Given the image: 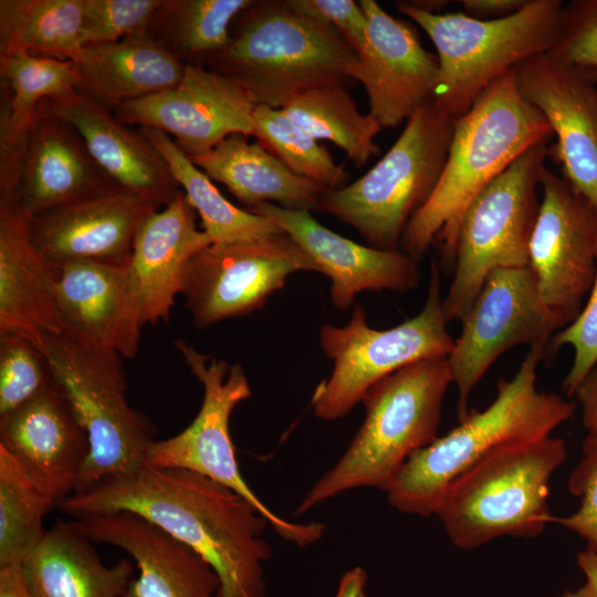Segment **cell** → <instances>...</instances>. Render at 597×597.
<instances>
[{
  "label": "cell",
  "instance_id": "7c38bea8",
  "mask_svg": "<svg viewBox=\"0 0 597 597\" xmlns=\"http://www.w3.org/2000/svg\"><path fill=\"white\" fill-rule=\"evenodd\" d=\"M175 347L202 385V404L186 429L153 442L145 464L188 470L223 484L250 501L277 535L300 547L320 541L326 528L323 523H297L279 516L256 496L240 472L229 421L233 409L252 394L241 365L230 366L212 358L185 339L176 341Z\"/></svg>",
  "mask_w": 597,
  "mask_h": 597
},
{
  "label": "cell",
  "instance_id": "d6a6232c",
  "mask_svg": "<svg viewBox=\"0 0 597 597\" xmlns=\"http://www.w3.org/2000/svg\"><path fill=\"white\" fill-rule=\"evenodd\" d=\"M82 21L83 0H0V54L71 60Z\"/></svg>",
  "mask_w": 597,
  "mask_h": 597
},
{
  "label": "cell",
  "instance_id": "f1b7e54d",
  "mask_svg": "<svg viewBox=\"0 0 597 597\" xmlns=\"http://www.w3.org/2000/svg\"><path fill=\"white\" fill-rule=\"evenodd\" d=\"M75 520L57 519L22 563L34 597H124L135 566L122 558L106 565Z\"/></svg>",
  "mask_w": 597,
  "mask_h": 597
},
{
  "label": "cell",
  "instance_id": "ba28073f",
  "mask_svg": "<svg viewBox=\"0 0 597 597\" xmlns=\"http://www.w3.org/2000/svg\"><path fill=\"white\" fill-rule=\"evenodd\" d=\"M453 119L433 101L416 111L390 149L360 178L326 190L316 210L355 229L371 247L399 251L412 216L443 169Z\"/></svg>",
  "mask_w": 597,
  "mask_h": 597
},
{
  "label": "cell",
  "instance_id": "ee69618b",
  "mask_svg": "<svg viewBox=\"0 0 597 597\" xmlns=\"http://www.w3.org/2000/svg\"><path fill=\"white\" fill-rule=\"evenodd\" d=\"M528 0H460L463 13L479 20H498L520 11Z\"/></svg>",
  "mask_w": 597,
  "mask_h": 597
},
{
  "label": "cell",
  "instance_id": "b9f144b4",
  "mask_svg": "<svg viewBox=\"0 0 597 597\" xmlns=\"http://www.w3.org/2000/svg\"><path fill=\"white\" fill-rule=\"evenodd\" d=\"M563 346L573 349V360L562 388L567 396H574L597 362V261L594 281L580 313L551 338L552 349Z\"/></svg>",
  "mask_w": 597,
  "mask_h": 597
},
{
  "label": "cell",
  "instance_id": "4dcf8cb0",
  "mask_svg": "<svg viewBox=\"0 0 597 597\" xmlns=\"http://www.w3.org/2000/svg\"><path fill=\"white\" fill-rule=\"evenodd\" d=\"M253 0H163L148 34L185 65L206 64L230 42L234 19Z\"/></svg>",
  "mask_w": 597,
  "mask_h": 597
},
{
  "label": "cell",
  "instance_id": "d4e9b609",
  "mask_svg": "<svg viewBox=\"0 0 597 597\" xmlns=\"http://www.w3.org/2000/svg\"><path fill=\"white\" fill-rule=\"evenodd\" d=\"M128 262L56 263L55 304L64 334L100 349L134 357L142 328L130 307Z\"/></svg>",
  "mask_w": 597,
  "mask_h": 597
},
{
  "label": "cell",
  "instance_id": "5b68a950",
  "mask_svg": "<svg viewBox=\"0 0 597 597\" xmlns=\"http://www.w3.org/2000/svg\"><path fill=\"white\" fill-rule=\"evenodd\" d=\"M447 357L410 364L375 384L363 397L365 419L339 460L308 490L296 514L348 490L386 491L408 458L438 438Z\"/></svg>",
  "mask_w": 597,
  "mask_h": 597
},
{
  "label": "cell",
  "instance_id": "681fc988",
  "mask_svg": "<svg viewBox=\"0 0 597 597\" xmlns=\"http://www.w3.org/2000/svg\"><path fill=\"white\" fill-rule=\"evenodd\" d=\"M407 2L413 8L433 13L440 12L450 3L449 0H413Z\"/></svg>",
  "mask_w": 597,
  "mask_h": 597
},
{
  "label": "cell",
  "instance_id": "f35d334b",
  "mask_svg": "<svg viewBox=\"0 0 597 597\" xmlns=\"http://www.w3.org/2000/svg\"><path fill=\"white\" fill-rule=\"evenodd\" d=\"M163 0H83L81 48L147 32Z\"/></svg>",
  "mask_w": 597,
  "mask_h": 597
},
{
  "label": "cell",
  "instance_id": "8992f818",
  "mask_svg": "<svg viewBox=\"0 0 597 597\" xmlns=\"http://www.w3.org/2000/svg\"><path fill=\"white\" fill-rule=\"evenodd\" d=\"M564 439L503 446L455 479L437 515L454 546L474 549L500 537L534 538L553 523V473L566 461Z\"/></svg>",
  "mask_w": 597,
  "mask_h": 597
},
{
  "label": "cell",
  "instance_id": "836d02e7",
  "mask_svg": "<svg viewBox=\"0 0 597 597\" xmlns=\"http://www.w3.org/2000/svg\"><path fill=\"white\" fill-rule=\"evenodd\" d=\"M0 150L15 143L43 101L75 92L80 82L73 61L23 52L0 54Z\"/></svg>",
  "mask_w": 597,
  "mask_h": 597
},
{
  "label": "cell",
  "instance_id": "83f0119b",
  "mask_svg": "<svg viewBox=\"0 0 597 597\" xmlns=\"http://www.w3.org/2000/svg\"><path fill=\"white\" fill-rule=\"evenodd\" d=\"M71 61L80 75L76 91L111 111L174 87L186 66L148 32L82 46Z\"/></svg>",
  "mask_w": 597,
  "mask_h": 597
},
{
  "label": "cell",
  "instance_id": "9a60e30c",
  "mask_svg": "<svg viewBox=\"0 0 597 597\" xmlns=\"http://www.w3.org/2000/svg\"><path fill=\"white\" fill-rule=\"evenodd\" d=\"M116 187L78 132L43 102L15 143L0 150V202L30 218Z\"/></svg>",
  "mask_w": 597,
  "mask_h": 597
},
{
  "label": "cell",
  "instance_id": "1f68e13d",
  "mask_svg": "<svg viewBox=\"0 0 597 597\" xmlns=\"http://www.w3.org/2000/svg\"><path fill=\"white\" fill-rule=\"evenodd\" d=\"M165 158L212 243L250 241L283 232L263 216L235 207L163 130L138 127Z\"/></svg>",
  "mask_w": 597,
  "mask_h": 597
},
{
  "label": "cell",
  "instance_id": "ac0fdd59",
  "mask_svg": "<svg viewBox=\"0 0 597 597\" xmlns=\"http://www.w3.org/2000/svg\"><path fill=\"white\" fill-rule=\"evenodd\" d=\"M514 73L521 94L544 115L556 138L548 157L597 210V81L546 53L517 64Z\"/></svg>",
  "mask_w": 597,
  "mask_h": 597
},
{
  "label": "cell",
  "instance_id": "3957f363",
  "mask_svg": "<svg viewBox=\"0 0 597 597\" xmlns=\"http://www.w3.org/2000/svg\"><path fill=\"white\" fill-rule=\"evenodd\" d=\"M546 345L530 347L517 373L499 381L496 397L485 409L470 410L454 429L408 458L385 491L394 509L436 514L450 484L480 460L503 446L549 437L573 417V401L536 388Z\"/></svg>",
  "mask_w": 597,
  "mask_h": 597
},
{
  "label": "cell",
  "instance_id": "ab89813d",
  "mask_svg": "<svg viewBox=\"0 0 597 597\" xmlns=\"http://www.w3.org/2000/svg\"><path fill=\"white\" fill-rule=\"evenodd\" d=\"M546 54L597 72V0H572L564 4L557 35Z\"/></svg>",
  "mask_w": 597,
  "mask_h": 597
},
{
  "label": "cell",
  "instance_id": "f907efd6",
  "mask_svg": "<svg viewBox=\"0 0 597 597\" xmlns=\"http://www.w3.org/2000/svg\"><path fill=\"white\" fill-rule=\"evenodd\" d=\"M597 81V72H588Z\"/></svg>",
  "mask_w": 597,
  "mask_h": 597
},
{
  "label": "cell",
  "instance_id": "6da1fadb",
  "mask_svg": "<svg viewBox=\"0 0 597 597\" xmlns=\"http://www.w3.org/2000/svg\"><path fill=\"white\" fill-rule=\"evenodd\" d=\"M60 507L73 519L136 513L211 565L220 580L218 597H266L269 521L250 501L205 475L145 464L70 495Z\"/></svg>",
  "mask_w": 597,
  "mask_h": 597
},
{
  "label": "cell",
  "instance_id": "ffe728a7",
  "mask_svg": "<svg viewBox=\"0 0 597 597\" xmlns=\"http://www.w3.org/2000/svg\"><path fill=\"white\" fill-rule=\"evenodd\" d=\"M160 208V203L146 196L116 187L32 216L30 235L54 263H125L130 259L139 228Z\"/></svg>",
  "mask_w": 597,
  "mask_h": 597
},
{
  "label": "cell",
  "instance_id": "52a82bcc",
  "mask_svg": "<svg viewBox=\"0 0 597 597\" xmlns=\"http://www.w3.org/2000/svg\"><path fill=\"white\" fill-rule=\"evenodd\" d=\"M564 2L528 0L516 13L479 20L463 12L433 13L396 2L432 41L439 62L433 102L452 119L467 113L494 81L523 61L547 53L557 35Z\"/></svg>",
  "mask_w": 597,
  "mask_h": 597
},
{
  "label": "cell",
  "instance_id": "c3c4849f",
  "mask_svg": "<svg viewBox=\"0 0 597 597\" xmlns=\"http://www.w3.org/2000/svg\"><path fill=\"white\" fill-rule=\"evenodd\" d=\"M367 578V573L359 566L348 569L339 580L335 597H366L365 586Z\"/></svg>",
  "mask_w": 597,
  "mask_h": 597
},
{
  "label": "cell",
  "instance_id": "7dc6e473",
  "mask_svg": "<svg viewBox=\"0 0 597 597\" xmlns=\"http://www.w3.org/2000/svg\"><path fill=\"white\" fill-rule=\"evenodd\" d=\"M0 597H34L28 587L22 564L0 566Z\"/></svg>",
  "mask_w": 597,
  "mask_h": 597
},
{
  "label": "cell",
  "instance_id": "277c9868",
  "mask_svg": "<svg viewBox=\"0 0 597 597\" xmlns=\"http://www.w3.org/2000/svg\"><path fill=\"white\" fill-rule=\"evenodd\" d=\"M357 59L333 27L285 0H253L234 19L229 44L205 67L235 81L255 105L283 108L308 90L354 80Z\"/></svg>",
  "mask_w": 597,
  "mask_h": 597
},
{
  "label": "cell",
  "instance_id": "7a4b0ae2",
  "mask_svg": "<svg viewBox=\"0 0 597 597\" xmlns=\"http://www.w3.org/2000/svg\"><path fill=\"white\" fill-rule=\"evenodd\" d=\"M553 137L544 115L521 94L514 69L494 81L453 119L443 169L402 233V252L418 261L437 242L442 264L453 266L460 220L471 200L524 151Z\"/></svg>",
  "mask_w": 597,
  "mask_h": 597
},
{
  "label": "cell",
  "instance_id": "44dd1931",
  "mask_svg": "<svg viewBox=\"0 0 597 597\" xmlns=\"http://www.w3.org/2000/svg\"><path fill=\"white\" fill-rule=\"evenodd\" d=\"M0 446L56 506L74 493L90 453L87 433L54 380L0 417Z\"/></svg>",
  "mask_w": 597,
  "mask_h": 597
},
{
  "label": "cell",
  "instance_id": "8d00e7d4",
  "mask_svg": "<svg viewBox=\"0 0 597 597\" xmlns=\"http://www.w3.org/2000/svg\"><path fill=\"white\" fill-rule=\"evenodd\" d=\"M253 136L294 174L328 190L348 184L344 166L337 164L325 146L295 124L281 108L255 105Z\"/></svg>",
  "mask_w": 597,
  "mask_h": 597
},
{
  "label": "cell",
  "instance_id": "2e32d148",
  "mask_svg": "<svg viewBox=\"0 0 597 597\" xmlns=\"http://www.w3.org/2000/svg\"><path fill=\"white\" fill-rule=\"evenodd\" d=\"M542 199L530 242L541 297L562 327L580 313L597 261V210L563 176L543 168Z\"/></svg>",
  "mask_w": 597,
  "mask_h": 597
},
{
  "label": "cell",
  "instance_id": "f546056e",
  "mask_svg": "<svg viewBox=\"0 0 597 597\" xmlns=\"http://www.w3.org/2000/svg\"><path fill=\"white\" fill-rule=\"evenodd\" d=\"M250 208L270 202L291 210H316L324 186L301 177L248 136L232 134L210 150L189 157Z\"/></svg>",
  "mask_w": 597,
  "mask_h": 597
},
{
  "label": "cell",
  "instance_id": "e575fe53",
  "mask_svg": "<svg viewBox=\"0 0 597 597\" xmlns=\"http://www.w3.org/2000/svg\"><path fill=\"white\" fill-rule=\"evenodd\" d=\"M281 109L314 139L343 149L356 167L380 154L374 139L383 127L369 113L358 111L344 85L308 90Z\"/></svg>",
  "mask_w": 597,
  "mask_h": 597
},
{
  "label": "cell",
  "instance_id": "bcb514c9",
  "mask_svg": "<svg viewBox=\"0 0 597 597\" xmlns=\"http://www.w3.org/2000/svg\"><path fill=\"white\" fill-rule=\"evenodd\" d=\"M576 564L584 575V583L565 590L562 597H597V555L585 549L577 554Z\"/></svg>",
  "mask_w": 597,
  "mask_h": 597
},
{
  "label": "cell",
  "instance_id": "7402d4cb",
  "mask_svg": "<svg viewBox=\"0 0 597 597\" xmlns=\"http://www.w3.org/2000/svg\"><path fill=\"white\" fill-rule=\"evenodd\" d=\"M286 233L331 280V300L338 310L349 307L366 290L405 292L419 282L417 261L400 251L363 245L331 231L307 210H291L270 202L248 209Z\"/></svg>",
  "mask_w": 597,
  "mask_h": 597
},
{
  "label": "cell",
  "instance_id": "8fae6325",
  "mask_svg": "<svg viewBox=\"0 0 597 597\" xmlns=\"http://www.w3.org/2000/svg\"><path fill=\"white\" fill-rule=\"evenodd\" d=\"M548 145L519 156L468 205L459 224L452 282L442 300L446 318L461 320L495 269L530 263V242L541 200L540 177Z\"/></svg>",
  "mask_w": 597,
  "mask_h": 597
},
{
  "label": "cell",
  "instance_id": "f6af8a7d",
  "mask_svg": "<svg viewBox=\"0 0 597 597\" xmlns=\"http://www.w3.org/2000/svg\"><path fill=\"white\" fill-rule=\"evenodd\" d=\"M580 406L582 423L588 433H597V362L574 395Z\"/></svg>",
  "mask_w": 597,
  "mask_h": 597
},
{
  "label": "cell",
  "instance_id": "9c48e42d",
  "mask_svg": "<svg viewBox=\"0 0 597 597\" xmlns=\"http://www.w3.org/2000/svg\"><path fill=\"white\" fill-rule=\"evenodd\" d=\"M45 354L55 385L86 431L90 453L74 493L145 465L155 427L127 398L122 355L46 334Z\"/></svg>",
  "mask_w": 597,
  "mask_h": 597
},
{
  "label": "cell",
  "instance_id": "30bf717a",
  "mask_svg": "<svg viewBox=\"0 0 597 597\" xmlns=\"http://www.w3.org/2000/svg\"><path fill=\"white\" fill-rule=\"evenodd\" d=\"M442 300L440 266L432 262L427 300L416 316L375 329L357 305L346 325H323L320 344L334 365L331 376L315 388L314 415L326 421L343 418L385 377L420 360L448 357L454 339L447 329Z\"/></svg>",
  "mask_w": 597,
  "mask_h": 597
},
{
  "label": "cell",
  "instance_id": "4316f807",
  "mask_svg": "<svg viewBox=\"0 0 597 597\" xmlns=\"http://www.w3.org/2000/svg\"><path fill=\"white\" fill-rule=\"evenodd\" d=\"M30 217L0 202V334L21 336L42 350L61 334L54 283L56 263L33 243Z\"/></svg>",
  "mask_w": 597,
  "mask_h": 597
},
{
  "label": "cell",
  "instance_id": "603a6c76",
  "mask_svg": "<svg viewBox=\"0 0 597 597\" xmlns=\"http://www.w3.org/2000/svg\"><path fill=\"white\" fill-rule=\"evenodd\" d=\"M73 520L93 542L134 559L139 574L124 597H218L220 580L211 565L147 519L122 511Z\"/></svg>",
  "mask_w": 597,
  "mask_h": 597
},
{
  "label": "cell",
  "instance_id": "74e56055",
  "mask_svg": "<svg viewBox=\"0 0 597 597\" xmlns=\"http://www.w3.org/2000/svg\"><path fill=\"white\" fill-rule=\"evenodd\" d=\"M53 384L45 354L28 339L0 334V417L20 408Z\"/></svg>",
  "mask_w": 597,
  "mask_h": 597
},
{
  "label": "cell",
  "instance_id": "4fadbf2b",
  "mask_svg": "<svg viewBox=\"0 0 597 597\" xmlns=\"http://www.w3.org/2000/svg\"><path fill=\"white\" fill-rule=\"evenodd\" d=\"M460 321V336L447 357L459 422L470 412L473 388L502 354L520 345L547 344L563 328L544 304L530 265L493 270Z\"/></svg>",
  "mask_w": 597,
  "mask_h": 597
},
{
  "label": "cell",
  "instance_id": "d6986e66",
  "mask_svg": "<svg viewBox=\"0 0 597 597\" xmlns=\"http://www.w3.org/2000/svg\"><path fill=\"white\" fill-rule=\"evenodd\" d=\"M359 4L367 30L353 78L364 86L368 113L383 129L392 128L433 101L438 56L423 48L412 24L390 15L374 0H360Z\"/></svg>",
  "mask_w": 597,
  "mask_h": 597
},
{
  "label": "cell",
  "instance_id": "7bdbcfd3",
  "mask_svg": "<svg viewBox=\"0 0 597 597\" xmlns=\"http://www.w3.org/2000/svg\"><path fill=\"white\" fill-rule=\"evenodd\" d=\"M295 12L333 27L358 53L366 41L367 18L354 0H285Z\"/></svg>",
  "mask_w": 597,
  "mask_h": 597
},
{
  "label": "cell",
  "instance_id": "e0dca14e",
  "mask_svg": "<svg viewBox=\"0 0 597 597\" xmlns=\"http://www.w3.org/2000/svg\"><path fill=\"white\" fill-rule=\"evenodd\" d=\"M254 107L235 81L205 66L186 65L174 87L126 102L113 113L126 125L163 130L192 157L232 134L253 136Z\"/></svg>",
  "mask_w": 597,
  "mask_h": 597
},
{
  "label": "cell",
  "instance_id": "d590c367",
  "mask_svg": "<svg viewBox=\"0 0 597 597\" xmlns=\"http://www.w3.org/2000/svg\"><path fill=\"white\" fill-rule=\"evenodd\" d=\"M56 504L0 446V566L22 564L45 533Z\"/></svg>",
  "mask_w": 597,
  "mask_h": 597
},
{
  "label": "cell",
  "instance_id": "60d3db41",
  "mask_svg": "<svg viewBox=\"0 0 597 597\" xmlns=\"http://www.w3.org/2000/svg\"><path fill=\"white\" fill-rule=\"evenodd\" d=\"M567 485L579 499V507L567 516H554L553 523L576 533L586 542V551L597 555V433H587Z\"/></svg>",
  "mask_w": 597,
  "mask_h": 597
},
{
  "label": "cell",
  "instance_id": "484cf974",
  "mask_svg": "<svg viewBox=\"0 0 597 597\" xmlns=\"http://www.w3.org/2000/svg\"><path fill=\"white\" fill-rule=\"evenodd\" d=\"M43 104L78 132L95 161L121 187L163 207L181 191L157 148L139 128H129L113 111L77 91Z\"/></svg>",
  "mask_w": 597,
  "mask_h": 597
},
{
  "label": "cell",
  "instance_id": "5bb4252c",
  "mask_svg": "<svg viewBox=\"0 0 597 597\" xmlns=\"http://www.w3.org/2000/svg\"><path fill=\"white\" fill-rule=\"evenodd\" d=\"M298 271L320 272L284 232L230 243H211L188 263L182 295L197 328L260 310Z\"/></svg>",
  "mask_w": 597,
  "mask_h": 597
},
{
  "label": "cell",
  "instance_id": "cb8c5ba5",
  "mask_svg": "<svg viewBox=\"0 0 597 597\" xmlns=\"http://www.w3.org/2000/svg\"><path fill=\"white\" fill-rule=\"evenodd\" d=\"M197 216L181 190L139 228L128 264V290L140 328L169 318L189 261L212 243L197 228Z\"/></svg>",
  "mask_w": 597,
  "mask_h": 597
}]
</instances>
